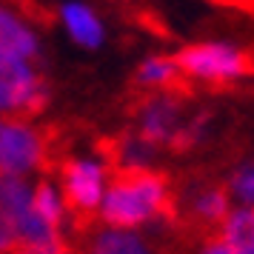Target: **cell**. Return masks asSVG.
Instances as JSON below:
<instances>
[{"instance_id":"1","label":"cell","mask_w":254,"mask_h":254,"mask_svg":"<svg viewBox=\"0 0 254 254\" xmlns=\"http://www.w3.org/2000/svg\"><path fill=\"white\" fill-rule=\"evenodd\" d=\"M100 217L115 229H137L151 220L163 226H180V206L172 180L149 166L117 169L100 203Z\"/></svg>"},{"instance_id":"2","label":"cell","mask_w":254,"mask_h":254,"mask_svg":"<svg viewBox=\"0 0 254 254\" xmlns=\"http://www.w3.org/2000/svg\"><path fill=\"white\" fill-rule=\"evenodd\" d=\"M58 174L63 183V203L71 211V226L77 234H89L94 211L103 203V166L92 160L63 157L58 163Z\"/></svg>"},{"instance_id":"3","label":"cell","mask_w":254,"mask_h":254,"mask_svg":"<svg viewBox=\"0 0 254 254\" xmlns=\"http://www.w3.org/2000/svg\"><path fill=\"white\" fill-rule=\"evenodd\" d=\"M177 69L186 77L194 80H208L211 86H220L226 80H237L246 74H254V55L246 49H234L226 43H197L186 46L183 52L174 55Z\"/></svg>"},{"instance_id":"4","label":"cell","mask_w":254,"mask_h":254,"mask_svg":"<svg viewBox=\"0 0 254 254\" xmlns=\"http://www.w3.org/2000/svg\"><path fill=\"white\" fill-rule=\"evenodd\" d=\"M49 106V89L23 60L0 58V112L20 120L37 117Z\"/></svg>"},{"instance_id":"5","label":"cell","mask_w":254,"mask_h":254,"mask_svg":"<svg viewBox=\"0 0 254 254\" xmlns=\"http://www.w3.org/2000/svg\"><path fill=\"white\" fill-rule=\"evenodd\" d=\"M189 97L172 92H146L131 100V115L137 117V134L146 143L157 146H169V140L174 137V131L180 128V112Z\"/></svg>"},{"instance_id":"6","label":"cell","mask_w":254,"mask_h":254,"mask_svg":"<svg viewBox=\"0 0 254 254\" xmlns=\"http://www.w3.org/2000/svg\"><path fill=\"white\" fill-rule=\"evenodd\" d=\"M46 134L26 126L23 120H0V174H26L46 169Z\"/></svg>"},{"instance_id":"7","label":"cell","mask_w":254,"mask_h":254,"mask_svg":"<svg viewBox=\"0 0 254 254\" xmlns=\"http://www.w3.org/2000/svg\"><path fill=\"white\" fill-rule=\"evenodd\" d=\"M189 211L180 223L197 229V234L203 237H214L217 229H223V223L229 217V191L223 186H200L189 194Z\"/></svg>"},{"instance_id":"8","label":"cell","mask_w":254,"mask_h":254,"mask_svg":"<svg viewBox=\"0 0 254 254\" xmlns=\"http://www.w3.org/2000/svg\"><path fill=\"white\" fill-rule=\"evenodd\" d=\"M0 58L6 60H32L37 58V40L32 29L0 6Z\"/></svg>"},{"instance_id":"9","label":"cell","mask_w":254,"mask_h":254,"mask_svg":"<svg viewBox=\"0 0 254 254\" xmlns=\"http://www.w3.org/2000/svg\"><path fill=\"white\" fill-rule=\"evenodd\" d=\"M35 208V189L26 183L20 174H0V214L9 220L14 231V223Z\"/></svg>"},{"instance_id":"10","label":"cell","mask_w":254,"mask_h":254,"mask_svg":"<svg viewBox=\"0 0 254 254\" xmlns=\"http://www.w3.org/2000/svg\"><path fill=\"white\" fill-rule=\"evenodd\" d=\"M63 23L69 29V35L80 43V46H100V40H103V26L100 20L94 17V12L89 6H80V3H69V6H63Z\"/></svg>"},{"instance_id":"11","label":"cell","mask_w":254,"mask_h":254,"mask_svg":"<svg viewBox=\"0 0 254 254\" xmlns=\"http://www.w3.org/2000/svg\"><path fill=\"white\" fill-rule=\"evenodd\" d=\"M223 240L234 254H254V211H231L223 223Z\"/></svg>"},{"instance_id":"12","label":"cell","mask_w":254,"mask_h":254,"mask_svg":"<svg viewBox=\"0 0 254 254\" xmlns=\"http://www.w3.org/2000/svg\"><path fill=\"white\" fill-rule=\"evenodd\" d=\"M92 254H149L146 243L126 229H103L94 234Z\"/></svg>"},{"instance_id":"13","label":"cell","mask_w":254,"mask_h":254,"mask_svg":"<svg viewBox=\"0 0 254 254\" xmlns=\"http://www.w3.org/2000/svg\"><path fill=\"white\" fill-rule=\"evenodd\" d=\"M35 211L46 220L49 226H55V229L63 226V203H60V194L52 189L49 180L37 183L35 189Z\"/></svg>"},{"instance_id":"14","label":"cell","mask_w":254,"mask_h":254,"mask_svg":"<svg viewBox=\"0 0 254 254\" xmlns=\"http://www.w3.org/2000/svg\"><path fill=\"white\" fill-rule=\"evenodd\" d=\"M229 189L240 203H254V163H246L243 169L231 174Z\"/></svg>"},{"instance_id":"15","label":"cell","mask_w":254,"mask_h":254,"mask_svg":"<svg viewBox=\"0 0 254 254\" xmlns=\"http://www.w3.org/2000/svg\"><path fill=\"white\" fill-rule=\"evenodd\" d=\"M17 246V237H14L12 226H9V220L0 214V254H9Z\"/></svg>"},{"instance_id":"16","label":"cell","mask_w":254,"mask_h":254,"mask_svg":"<svg viewBox=\"0 0 254 254\" xmlns=\"http://www.w3.org/2000/svg\"><path fill=\"white\" fill-rule=\"evenodd\" d=\"M9 254H80L74 246H66V249H37V246H14Z\"/></svg>"},{"instance_id":"17","label":"cell","mask_w":254,"mask_h":254,"mask_svg":"<svg viewBox=\"0 0 254 254\" xmlns=\"http://www.w3.org/2000/svg\"><path fill=\"white\" fill-rule=\"evenodd\" d=\"M200 254H234L229 249V243L223 240L220 234H214V237H206V243H203V252Z\"/></svg>"}]
</instances>
